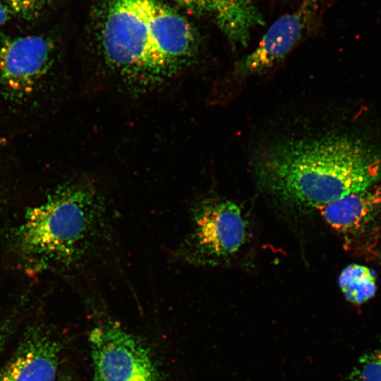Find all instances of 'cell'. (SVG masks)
Masks as SVG:
<instances>
[{
    "mask_svg": "<svg viewBox=\"0 0 381 381\" xmlns=\"http://www.w3.org/2000/svg\"><path fill=\"white\" fill-rule=\"evenodd\" d=\"M4 140L2 138L0 137V145L4 144Z\"/></svg>",
    "mask_w": 381,
    "mask_h": 381,
    "instance_id": "d6986e66",
    "label": "cell"
},
{
    "mask_svg": "<svg viewBox=\"0 0 381 381\" xmlns=\"http://www.w3.org/2000/svg\"><path fill=\"white\" fill-rule=\"evenodd\" d=\"M191 229L178 249L179 256L198 265L230 260L247 241V224L240 207L224 198L207 197L191 210Z\"/></svg>",
    "mask_w": 381,
    "mask_h": 381,
    "instance_id": "277c9868",
    "label": "cell"
},
{
    "mask_svg": "<svg viewBox=\"0 0 381 381\" xmlns=\"http://www.w3.org/2000/svg\"><path fill=\"white\" fill-rule=\"evenodd\" d=\"M208 12L231 46L246 47L252 30L264 19L251 0H207Z\"/></svg>",
    "mask_w": 381,
    "mask_h": 381,
    "instance_id": "8fae6325",
    "label": "cell"
},
{
    "mask_svg": "<svg viewBox=\"0 0 381 381\" xmlns=\"http://www.w3.org/2000/svg\"><path fill=\"white\" fill-rule=\"evenodd\" d=\"M321 208L325 220L349 246L361 250L374 246L381 226V186L374 184Z\"/></svg>",
    "mask_w": 381,
    "mask_h": 381,
    "instance_id": "52a82bcc",
    "label": "cell"
},
{
    "mask_svg": "<svg viewBox=\"0 0 381 381\" xmlns=\"http://www.w3.org/2000/svg\"><path fill=\"white\" fill-rule=\"evenodd\" d=\"M11 12L9 8L0 1V26L10 18Z\"/></svg>",
    "mask_w": 381,
    "mask_h": 381,
    "instance_id": "e0dca14e",
    "label": "cell"
},
{
    "mask_svg": "<svg viewBox=\"0 0 381 381\" xmlns=\"http://www.w3.org/2000/svg\"><path fill=\"white\" fill-rule=\"evenodd\" d=\"M9 10L20 18L30 20L37 18L45 6L47 0H1Z\"/></svg>",
    "mask_w": 381,
    "mask_h": 381,
    "instance_id": "5bb4252c",
    "label": "cell"
},
{
    "mask_svg": "<svg viewBox=\"0 0 381 381\" xmlns=\"http://www.w3.org/2000/svg\"><path fill=\"white\" fill-rule=\"evenodd\" d=\"M90 341L94 381H159L147 349L118 325L96 327Z\"/></svg>",
    "mask_w": 381,
    "mask_h": 381,
    "instance_id": "5b68a950",
    "label": "cell"
},
{
    "mask_svg": "<svg viewBox=\"0 0 381 381\" xmlns=\"http://www.w3.org/2000/svg\"><path fill=\"white\" fill-rule=\"evenodd\" d=\"M140 4L155 42L180 75L198 54L196 31L184 17L159 0H140Z\"/></svg>",
    "mask_w": 381,
    "mask_h": 381,
    "instance_id": "9c48e42d",
    "label": "cell"
},
{
    "mask_svg": "<svg viewBox=\"0 0 381 381\" xmlns=\"http://www.w3.org/2000/svg\"><path fill=\"white\" fill-rule=\"evenodd\" d=\"M195 16H202L208 12L207 0H174Z\"/></svg>",
    "mask_w": 381,
    "mask_h": 381,
    "instance_id": "9a60e30c",
    "label": "cell"
},
{
    "mask_svg": "<svg viewBox=\"0 0 381 381\" xmlns=\"http://www.w3.org/2000/svg\"><path fill=\"white\" fill-rule=\"evenodd\" d=\"M316 6L303 0L298 9L278 18L256 48L235 63L234 75L243 78L260 73L282 61L305 37Z\"/></svg>",
    "mask_w": 381,
    "mask_h": 381,
    "instance_id": "ba28073f",
    "label": "cell"
},
{
    "mask_svg": "<svg viewBox=\"0 0 381 381\" xmlns=\"http://www.w3.org/2000/svg\"><path fill=\"white\" fill-rule=\"evenodd\" d=\"M310 1H313V3L318 4L319 0H309Z\"/></svg>",
    "mask_w": 381,
    "mask_h": 381,
    "instance_id": "44dd1931",
    "label": "cell"
},
{
    "mask_svg": "<svg viewBox=\"0 0 381 381\" xmlns=\"http://www.w3.org/2000/svg\"><path fill=\"white\" fill-rule=\"evenodd\" d=\"M60 351L59 343L44 329L30 327L0 370V381H57Z\"/></svg>",
    "mask_w": 381,
    "mask_h": 381,
    "instance_id": "30bf717a",
    "label": "cell"
},
{
    "mask_svg": "<svg viewBox=\"0 0 381 381\" xmlns=\"http://www.w3.org/2000/svg\"><path fill=\"white\" fill-rule=\"evenodd\" d=\"M99 42L104 66L134 92L153 90L179 75L155 42L140 0H107Z\"/></svg>",
    "mask_w": 381,
    "mask_h": 381,
    "instance_id": "3957f363",
    "label": "cell"
},
{
    "mask_svg": "<svg viewBox=\"0 0 381 381\" xmlns=\"http://www.w3.org/2000/svg\"><path fill=\"white\" fill-rule=\"evenodd\" d=\"M344 381H381V350L363 354Z\"/></svg>",
    "mask_w": 381,
    "mask_h": 381,
    "instance_id": "4fadbf2b",
    "label": "cell"
},
{
    "mask_svg": "<svg viewBox=\"0 0 381 381\" xmlns=\"http://www.w3.org/2000/svg\"><path fill=\"white\" fill-rule=\"evenodd\" d=\"M339 286L345 298L357 305L370 299L377 289L373 271L358 264H351L343 269L339 276Z\"/></svg>",
    "mask_w": 381,
    "mask_h": 381,
    "instance_id": "7c38bea8",
    "label": "cell"
},
{
    "mask_svg": "<svg viewBox=\"0 0 381 381\" xmlns=\"http://www.w3.org/2000/svg\"><path fill=\"white\" fill-rule=\"evenodd\" d=\"M109 222L102 195L92 184L58 186L26 210L13 230L17 254L35 271L67 270L91 260L107 242Z\"/></svg>",
    "mask_w": 381,
    "mask_h": 381,
    "instance_id": "7a4b0ae2",
    "label": "cell"
},
{
    "mask_svg": "<svg viewBox=\"0 0 381 381\" xmlns=\"http://www.w3.org/2000/svg\"><path fill=\"white\" fill-rule=\"evenodd\" d=\"M57 381H72L68 377H60Z\"/></svg>",
    "mask_w": 381,
    "mask_h": 381,
    "instance_id": "ac0fdd59",
    "label": "cell"
},
{
    "mask_svg": "<svg viewBox=\"0 0 381 381\" xmlns=\"http://www.w3.org/2000/svg\"><path fill=\"white\" fill-rule=\"evenodd\" d=\"M261 185L286 203L321 208L381 179V155L359 139L325 135L275 143L256 158Z\"/></svg>",
    "mask_w": 381,
    "mask_h": 381,
    "instance_id": "6da1fadb",
    "label": "cell"
},
{
    "mask_svg": "<svg viewBox=\"0 0 381 381\" xmlns=\"http://www.w3.org/2000/svg\"><path fill=\"white\" fill-rule=\"evenodd\" d=\"M11 324L5 322L0 325V351L4 346L11 333Z\"/></svg>",
    "mask_w": 381,
    "mask_h": 381,
    "instance_id": "2e32d148",
    "label": "cell"
},
{
    "mask_svg": "<svg viewBox=\"0 0 381 381\" xmlns=\"http://www.w3.org/2000/svg\"><path fill=\"white\" fill-rule=\"evenodd\" d=\"M54 43L39 35L0 40V86L12 95L22 97L32 92L50 68Z\"/></svg>",
    "mask_w": 381,
    "mask_h": 381,
    "instance_id": "8992f818",
    "label": "cell"
},
{
    "mask_svg": "<svg viewBox=\"0 0 381 381\" xmlns=\"http://www.w3.org/2000/svg\"><path fill=\"white\" fill-rule=\"evenodd\" d=\"M379 256H380V262H381V246H380V252H379Z\"/></svg>",
    "mask_w": 381,
    "mask_h": 381,
    "instance_id": "ffe728a7",
    "label": "cell"
}]
</instances>
